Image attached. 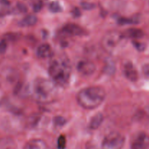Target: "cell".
<instances>
[{
  "label": "cell",
  "instance_id": "cell-12",
  "mask_svg": "<svg viewBox=\"0 0 149 149\" xmlns=\"http://www.w3.org/2000/svg\"><path fill=\"white\" fill-rule=\"evenodd\" d=\"M0 149H17V145L11 137H1L0 138Z\"/></svg>",
  "mask_w": 149,
  "mask_h": 149
},
{
  "label": "cell",
  "instance_id": "cell-20",
  "mask_svg": "<svg viewBox=\"0 0 149 149\" xmlns=\"http://www.w3.org/2000/svg\"><path fill=\"white\" fill-rule=\"evenodd\" d=\"M66 145V140L64 135H61L58 139V149H65Z\"/></svg>",
  "mask_w": 149,
  "mask_h": 149
},
{
  "label": "cell",
  "instance_id": "cell-2",
  "mask_svg": "<svg viewBox=\"0 0 149 149\" xmlns=\"http://www.w3.org/2000/svg\"><path fill=\"white\" fill-rule=\"evenodd\" d=\"M32 93L37 102L45 104L50 103L56 99V84L52 80L38 77L33 83Z\"/></svg>",
  "mask_w": 149,
  "mask_h": 149
},
{
  "label": "cell",
  "instance_id": "cell-4",
  "mask_svg": "<svg viewBox=\"0 0 149 149\" xmlns=\"http://www.w3.org/2000/svg\"><path fill=\"white\" fill-rule=\"evenodd\" d=\"M125 36L119 32H110L106 34L102 39V46L106 51L110 53L116 52V50L125 45Z\"/></svg>",
  "mask_w": 149,
  "mask_h": 149
},
{
  "label": "cell",
  "instance_id": "cell-17",
  "mask_svg": "<svg viewBox=\"0 0 149 149\" xmlns=\"http://www.w3.org/2000/svg\"><path fill=\"white\" fill-rule=\"evenodd\" d=\"M49 10H50L52 13H60L63 10L62 7H61V4L57 1H51L49 4Z\"/></svg>",
  "mask_w": 149,
  "mask_h": 149
},
{
  "label": "cell",
  "instance_id": "cell-23",
  "mask_svg": "<svg viewBox=\"0 0 149 149\" xmlns=\"http://www.w3.org/2000/svg\"><path fill=\"white\" fill-rule=\"evenodd\" d=\"M7 48V44L5 39H2L0 41V53H5Z\"/></svg>",
  "mask_w": 149,
  "mask_h": 149
},
{
  "label": "cell",
  "instance_id": "cell-7",
  "mask_svg": "<svg viewBox=\"0 0 149 149\" xmlns=\"http://www.w3.org/2000/svg\"><path fill=\"white\" fill-rule=\"evenodd\" d=\"M77 71L84 76L92 75L95 72V64L90 60H81L77 66Z\"/></svg>",
  "mask_w": 149,
  "mask_h": 149
},
{
  "label": "cell",
  "instance_id": "cell-26",
  "mask_svg": "<svg viewBox=\"0 0 149 149\" xmlns=\"http://www.w3.org/2000/svg\"><path fill=\"white\" fill-rule=\"evenodd\" d=\"M71 13H72L74 17L77 18V17H79V16L81 15V12H80L79 9L77 8V7H75V8L73 9V10Z\"/></svg>",
  "mask_w": 149,
  "mask_h": 149
},
{
  "label": "cell",
  "instance_id": "cell-11",
  "mask_svg": "<svg viewBox=\"0 0 149 149\" xmlns=\"http://www.w3.org/2000/svg\"><path fill=\"white\" fill-rule=\"evenodd\" d=\"M53 54L50 45L47 43H44L39 45L36 51V55L40 58H47L51 57Z\"/></svg>",
  "mask_w": 149,
  "mask_h": 149
},
{
  "label": "cell",
  "instance_id": "cell-6",
  "mask_svg": "<svg viewBox=\"0 0 149 149\" xmlns=\"http://www.w3.org/2000/svg\"><path fill=\"white\" fill-rule=\"evenodd\" d=\"M149 136L145 132H139L133 137L131 143V149H148Z\"/></svg>",
  "mask_w": 149,
  "mask_h": 149
},
{
  "label": "cell",
  "instance_id": "cell-22",
  "mask_svg": "<svg viewBox=\"0 0 149 149\" xmlns=\"http://www.w3.org/2000/svg\"><path fill=\"white\" fill-rule=\"evenodd\" d=\"M42 6H43V4H42V1H36V2L34 3V4H33V11L36 12V13H37V12H39L41 10H42Z\"/></svg>",
  "mask_w": 149,
  "mask_h": 149
},
{
  "label": "cell",
  "instance_id": "cell-14",
  "mask_svg": "<svg viewBox=\"0 0 149 149\" xmlns=\"http://www.w3.org/2000/svg\"><path fill=\"white\" fill-rule=\"evenodd\" d=\"M36 23H37V17L34 15H29L20 20L19 25L23 27H29V26H34Z\"/></svg>",
  "mask_w": 149,
  "mask_h": 149
},
{
  "label": "cell",
  "instance_id": "cell-1",
  "mask_svg": "<svg viewBox=\"0 0 149 149\" xmlns=\"http://www.w3.org/2000/svg\"><path fill=\"white\" fill-rule=\"evenodd\" d=\"M106 96V92L101 86H89L78 92L77 101L79 105L86 110H93L100 106Z\"/></svg>",
  "mask_w": 149,
  "mask_h": 149
},
{
  "label": "cell",
  "instance_id": "cell-19",
  "mask_svg": "<svg viewBox=\"0 0 149 149\" xmlns=\"http://www.w3.org/2000/svg\"><path fill=\"white\" fill-rule=\"evenodd\" d=\"M53 123L56 127H63L65 124L66 123V120L65 119V118H63V116L61 115H57L55 118H53Z\"/></svg>",
  "mask_w": 149,
  "mask_h": 149
},
{
  "label": "cell",
  "instance_id": "cell-10",
  "mask_svg": "<svg viewBox=\"0 0 149 149\" xmlns=\"http://www.w3.org/2000/svg\"><path fill=\"white\" fill-rule=\"evenodd\" d=\"M23 149H47V145L42 139H32L25 144Z\"/></svg>",
  "mask_w": 149,
  "mask_h": 149
},
{
  "label": "cell",
  "instance_id": "cell-25",
  "mask_svg": "<svg viewBox=\"0 0 149 149\" xmlns=\"http://www.w3.org/2000/svg\"><path fill=\"white\" fill-rule=\"evenodd\" d=\"M81 5L82 7V8L84 9V10H91V9L95 7L94 4L89 2H82L81 4Z\"/></svg>",
  "mask_w": 149,
  "mask_h": 149
},
{
  "label": "cell",
  "instance_id": "cell-16",
  "mask_svg": "<svg viewBox=\"0 0 149 149\" xmlns=\"http://www.w3.org/2000/svg\"><path fill=\"white\" fill-rule=\"evenodd\" d=\"M118 23L120 25H127V24H136L139 23V19L136 18H129L122 17L119 18L117 20Z\"/></svg>",
  "mask_w": 149,
  "mask_h": 149
},
{
  "label": "cell",
  "instance_id": "cell-13",
  "mask_svg": "<svg viewBox=\"0 0 149 149\" xmlns=\"http://www.w3.org/2000/svg\"><path fill=\"white\" fill-rule=\"evenodd\" d=\"M103 119H104V116L101 112H97L96 113L93 118H91L90 121V128L92 129H97L103 123Z\"/></svg>",
  "mask_w": 149,
  "mask_h": 149
},
{
  "label": "cell",
  "instance_id": "cell-8",
  "mask_svg": "<svg viewBox=\"0 0 149 149\" xmlns=\"http://www.w3.org/2000/svg\"><path fill=\"white\" fill-rule=\"evenodd\" d=\"M63 31L64 33L71 36H82L87 34V32L81 26L76 23H66L63 27Z\"/></svg>",
  "mask_w": 149,
  "mask_h": 149
},
{
  "label": "cell",
  "instance_id": "cell-24",
  "mask_svg": "<svg viewBox=\"0 0 149 149\" xmlns=\"http://www.w3.org/2000/svg\"><path fill=\"white\" fill-rule=\"evenodd\" d=\"M143 74L146 78H149V63L146 64L143 66L142 68Z\"/></svg>",
  "mask_w": 149,
  "mask_h": 149
},
{
  "label": "cell",
  "instance_id": "cell-15",
  "mask_svg": "<svg viewBox=\"0 0 149 149\" xmlns=\"http://www.w3.org/2000/svg\"><path fill=\"white\" fill-rule=\"evenodd\" d=\"M126 36L132 39H140L144 36V32L140 29L131 28L126 31Z\"/></svg>",
  "mask_w": 149,
  "mask_h": 149
},
{
  "label": "cell",
  "instance_id": "cell-5",
  "mask_svg": "<svg viewBox=\"0 0 149 149\" xmlns=\"http://www.w3.org/2000/svg\"><path fill=\"white\" fill-rule=\"evenodd\" d=\"M124 135L117 131L109 133L102 143V149H122L125 145Z\"/></svg>",
  "mask_w": 149,
  "mask_h": 149
},
{
  "label": "cell",
  "instance_id": "cell-9",
  "mask_svg": "<svg viewBox=\"0 0 149 149\" xmlns=\"http://www.w3.org/2000/svg\"><path fill=\"white\" fill-rule=\"evenodd\" d=\"M123 72L125 77L131 82H136L138 79V72L135 66L130 61L125 64L123 67Z\"/></svg>",
  "mask_w": 149,
  "mask_h": 149
},
{
  "label": "cell",
  "instance_id": "cell-21",
  "mask_svg": "<svg viewBox=\"0 0 149 149\" xmlns=\"http://www.w3.org/2000/svg\"><path fill=\"white\" fill-rule=\"evenodd\" d=\"M132 44L135 46V48L138 50V51H143L146 49V45L145 44L142 43V42H140L138 41L134 40L132 42Z\"/></svg>",
  "mask_w": 149,
  "mask_h": 149
},
{
  "label": "cell",
  "instance_id": "cell-18",
  "mask_svg": "<svg viewBox=\"0 0 149 149\" xmlns=\"http://www.w3.org/2000/svg\"><path fill=\"white\" fill-rule=\"evenodd\" d=\"M115 65L113 61L109 60V61L106 63V66L104 67V72L106 73H108V74H113L115 72Z\"/></svg>",
  "mask_w": 149,
  "mask_h": 149
},
{
  "label": "cell",
  "instance_id": "cell-3",
  "mask_svg": "<svg viewBox=\"0 0 149 149\" xmlns=\"http://www.w3.org/2000/svg\"><path fill=\"white\" fill-rule=\"evenodd\" d=\"M49 74L56 85L64 86L68 84L71 73V67L66 58L59 57L51 61L49 67Z\"/></svg>",
  "mask_w": 149,
  "mask_h": 149
}]
</instances>
